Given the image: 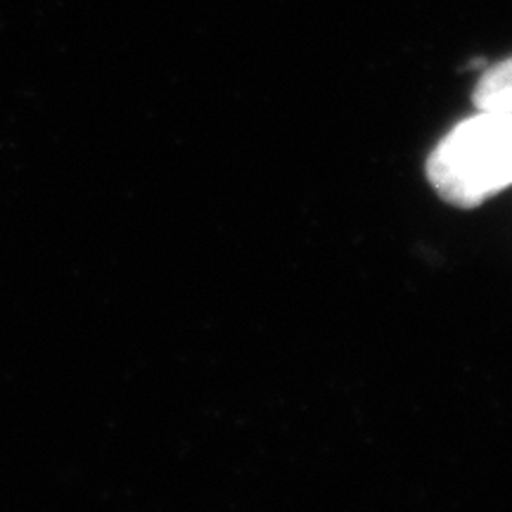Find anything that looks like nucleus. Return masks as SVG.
I'll return each mask as SVG.
<instances>
[{
    "label": "nucleus",
    "mask_w": 512,
    "mask_h": 512,
    "mask_svg": "<svg viewBox=\"0 0 512 512\" xmlns=\"http://www.w3.org/2000/svg\"><path fill=\"white\" fill-rule=\"evenodd\" d=\"M475 105L482 112L512 114V57L482 76L475 88Z\"/></svg>",
    "instance_id": "f03ea898"
},
{
    "label": "nucleus",
    "mask_w": 512,
    "mask_h": 512,
    "mask_svg": "<svg viewBox=\"0 0 512 512\" xmlns=\"http://www.w3.org/2000/svg\"><path fill=\"white\" fill-rule=\"evenodd\" d=\"M441 200L472 209L512 185V114L482 112L453 128L427 159Z\"/></svg>",
    "instance_id": "f257e3e1"
}]
</instances>
